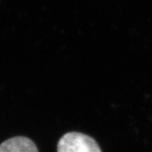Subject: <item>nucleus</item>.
<instances>
[{
    "mask_svg": "<svg viewBox=\"0 0 152 152\" xmlns=\"http://www.w3.org/2000/svg\"><path fill=\"white\" fill-rule=\"evenodd\" d=\"M0 152H38L35 143L26 137L18 136L0 145Z\"/></svg>",
    "mask_w": 152,
    "mask_h": 152,
    "instance_id": "nucleus-2",
    "label": "nucleus"
},
{
    "mask_svg": "<svg viewBox=\"0 0 152 152\" xmlns=\"http://www.w3.org/2000/svg\"><path fill=\"white\" fill-rule=\"evenodd\" d=\"M58 152H102L93 138L80 132H69L61 137Z\"/></svg>",
    "mask_w": 152,
    "mask_h": 152,
    "instance_id": "nucleus-1",
    "label": "nucleus"
}]
</instances>
